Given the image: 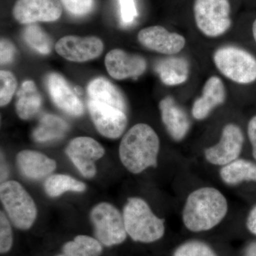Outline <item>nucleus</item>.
Returning <instances> with one entry per match:
<instances>
[{
  "label": "nucleus",
  "mask_w": 256,
  "mask_h": 256,
  "mask_svg": "<svg viewBox=\"0 0 256 256\" xmlns=\"http://www.w3.org/2000/svg\"><path fill=\"white\" fill-rule=\"evenodd\" d=\"M25 42L38 53L48 54L52 50V43L50 36L36 24L28 25L23 32Z\"/></svg>",
  "instance_id": "a878e982"
},
{
  "label": "nucleus",
  "mask_w": 256,
  "mask_h": 256,
  "mask_svg": "<svg viewBox=\"0 0 256 256\" xmlns=\"http://www.w3.org/2000/svg\"><path fill=\"white\" fill-rule=\"evenodd\" d=\"M62 250L65 256H100L102 247L98 239L79 235L72 242H66Z\"/></svg>",
  "instance_id": "393cba45"
},
{
  "label": "nucleus",
  "mask_w": 256,
  "mask_h": 256,
  "mask_svg": "<svg viewBox=\"0 0 256 256\" xmlns=\"http://www.w3.org/2000/svg\"><path fill=\"white\" fill-rule=\"evenodd\" d=\"M66 153L80 174L90 178L96 176V162L104 156L105 149L94 138L78 137L69 142Z\"/></svg>",
  "instance_id": "6e6552de"
},
{
  "label": "nucleus",
  "mask_w": 256,
  "mask_h": 256,
  "mask_svg": "<svg viewBox=\"0 0 256 256\" xmlns=\"http://www.w3.org/2000/svg\"><path fill=\"white\" fill-rule=\"evenodd\" d=\"M70 14L82 16L89 14L94 6V0H60Z\"/></svg>",
  "instance_id": "c756f323"
},
{
  "label": "nucleus",
  "mask_w": 256,
  "mask_h": 256,
  "mask_svg": "<svg viewBox=\"0 0 256 256\" xmlns=\"http://www.w3.org/2000/svg\"><path fill=\"white\" fill-rule=\"evenodd\" d=\"M86 185L69 176L63 174L50 175L44 183V190L48 196L57 197L66 192H82Z\"/></svg>",
  "instance_id": "b1692460"
},
{
  "label": "nucleus",
  "mask_w": 256,
  "mask_h": 256,
  "mask_svg": "<svg viewBox=\"0 0 256 256\" xmlns=\"http://www.w3.org/2000/svg\"><path fill=\"white\" fill-rule=\"evenodd\" d=\"M217 69L229 80L248 84L256 80V58L250 52L235 46H222L213 56Z\"/></svg>",
  "instance_id": "39448f33"
},
{
  "label": "nucleus",
  "mask_w": 256,
  "mask_h": 256,
  "mask_svg": "<svg viewBox=\"0 0 256 256\" xmlns=\"http://www.w3.org/2000/svg\"><path fill=\"white\" fill-rule=\"evenodd\" d=\"M16 48L11 42L2 38L0 43V62L1 65L12 63L14 60Z\"/></svg>",
  "instance_id": "2f4dec72"
},
{
  "label": "nucleus",
  "mask_w": 256,
  "mask_h": 256,
  "mask_svg": "<svg viewBox=\"0 0 256 256\" xmlns=\"http://www.w3.org/2000/svg\"><path fill=\"white\" fill-rule=\"evenodd\" d=\"M228 212V202L223 194L213 188L192 192L184 207L185 227L192 232L210 230L220 224Z\"/></svg>",
  "instance_id": "f257e3e1"
},
{
  "label": "nucleus",
  "mask_w": 256,
  "mask_h": 256,
  "mask_svg": "<svg viewBox=\"0 0 256 256\" xmlns=\"http://www.w3.org/2000/svg\"><path fill=\"white\" fill-rule=\"evenodd\" d=\"M245 256H256V242L250 244L246 250Z\"/></svg>",
  "instance_id": "c9c22d12"
},
{
  "label": "nucleus",
  "mask_w": 256,
  "mask_h": 256,
  "mask_svg": "<svg viewBox=\"0 0 256 256\" xmlns=\"http://www.w3.org/2000/svg\"><path fill=\"white\" fill-rule=\"evenodd\" d=\"M173 256H218L206 242L201 240H188L176 248Z\"/></svg>",
  "instance_id": "bb28decb"
},
{
  "label": "nucleus",
  "mask_w": 256,
  "mask_h": 256,
  "mask_svg": "<svg viewBox=\"0 0 256 256\" xmlns=\"http://www.w3.org/2000/svg\"><path fill=\"white\" fill-rule=\"evenodd\" d=\"M156 70L164 85L172 86L186 82L190 74V66L184 58L172 56L158 62Z\"/></svg>",
  "instance_id": "412c9836"
},
{
  "label": "nucleus",
  "mask_w": 256,
  "mask_h": 256,
  "mask_svg": "<svg viewBox=\"0 0 256 256\" xmlns=\"http://www.w3.org/2000/svg\"><path fill=\"white\" fill-rule=\"evenodd\" d=\"M252 35H254V40H255V42L256 43V20L254 21V24H252Z\"/></svg>",
  "instance_id": "e433bc0d"
},
{
  "label": "nucleus",
  "mask_w": 256,
  "mask_h": 256,
  "mask_svg": "<svg viewBox=\"0 0 256 256\" xmlns=\"http://www.w3.org/2000/svg\"><path fill=\"white\" fill-rule=\"evenodd\" d=\"M68 129V124L63 118L46 114L42 116L38 126L32 132V138L37 142H50L64 138Z\"/></svg>",
  "instance_id": "4be33fe9"
},
{
  "label": "nucleus",
  "mask_w": 256,
  "mask_h": 256,
  "mask_svg": "<svg viewBox=\"0 0 256 256\" xmlns=\"http://www.w3.org/2000/svg\"><path fill=\"white\" fill-rule=\"evenodd\" d=\"M138 38L143 46L165 55L176 54L186 44L184 37L162 26L143 28L138 33Z\"/></svg>",
  "instance_id": "ddd939ff"
},
{
  "label": "nucleus",
  "mask_w": 256,
  "mask_h": 256,
  "mask_svg": "<svg viewBox=\"0 0 256 256\" xmlns=\"http://www.w3.org/2000/svg\"><path fill=\"white\" fill-rule=\"evenodd\" d=\"M46 82L50 98L58 108L74 117L84 114V104L62 75L48 74Z\"/></svg>",
  "instance_id": "2eb2a0df"
},
{
  "label": "nucleus",
  "mask_w": 256,
  "mask_h": 256,
  "mask_svg": "<svg viewBox=\"0 0 256 256\" xmlns=\"http://www.w3.org/2000/svg\"><path fill=\"white\" fill-rule=\"evenodd\" d=\"M8 169L4 159H2V156L1 160V182L2 183L4 182L5 180L8 178Z\"/></svg>",
  "instance_id": "f704fd0d"
},
{
  "label": "nucleus",
  "mask_w": 256,
  "mask_h": 256,
  "mask_svg": "<svg viewBox=\"0 0 256 256\" xmlns=\"http://www.w3.org/2000/svg\"><path fill=\"white\" fill-rule=\"evenodd\" d=\"M56 52L65 60L85 62L95 60L102 54L104 42L96 36H66L55 45Z\"/></svg>",
  "instance_id": "9b49d317"
},
{
  "label": "nucleus",
  "mask_w": 256,
  "mask_h": 256,
  "mask_svg": "<svg viewBox=\"0 0 256 256\" xmlns=\"http://www.w3.org/2000/svg\"><path fill=\"white\" fill-rule=\"evenodd\" d=\"M224 183L235 186L244 182H256V164L244 159H237L224 165L220 170Z\"/></svg>",
  "instance_id": "5701e85b"
},
{
  "label": "nucleus",
  "mask_w": 256,
  "mask_h": 256,
  "mask_svg": "<svg viewBox=\"0 0 256 256\" xmlns=\"http://www.w3.org/2000/svg\"><path fill=\"white\" fill-rule=\"evenodd\" d=\"M0 105L2 107L8 105L14 96L18 87V80L12 73L8 70L0 72Z\"/></svg>",
  "instance_id": "cd10ccee"
},
{
  "label": "nucleus",
  "mask_w": 256,
  "mask_h": 256,
  "mask_svg": "<svg viewBox=\"0 0 256 256\" xmlns=\"http://www.w3.org/2000/svg\"><path fill=\"white\" fill-rule=\"evenodd\" d=\"M88 95L92 100L104 102L126 112L127 106L118 88L102 77L94 78L87 87Z\"/></svg>",
  "instance_id": "6ab92c4d"
},
{
  "label": "nucleus",
  "mask_w": 256,
  "mask_h": 256,
  "mask_svg": "<svg viewBox=\"0 0 256 256\" xmlns=\"http://www.w3.org/2000/svg\"><path fill=\"white\" fill-rule=\"evenodd\" d=\"M244 144V133L240 127L227 124L222 130L220 142L205 150V158L210 164L224 166L238 159Z\"/></svg>",
  "instance_id": "9d476101"
},
{
  "label": "nucleus",
  "mask_w": 256,
  "mask_h": 256,
  "mask_svg": "<svg viewBox=\"0 0 256 256\" xmlns=\"http://www.w3.org/2000/svg\"><path fill=\"white\" fill-rule=\"evenodd\" d=\"M13 244L12 230L8 218L2 212H0V252H9Z\"/></svg>",
  "instance_id": "c85d7f7f"
},
{
  "label": "nucleus",
  "mask_w": 256,
  "mask_h": 256,
  "mask_svg": "<svg viewBox=\"0 0 256 256\" xmlns=\"http://www.w3.org/2000/svg\"><path fill=\"white\" fill-rule=\"evenodd\" d=\"M42 105V97L35 82H24L16 94L15 108L18 117L24 120L32 118L38 114Z\"/></svg>",
  "instance_id": "aec40b11"
},
{
  "label": "nucleus",
  "mask_w": 256,
  "mask_h": 256,
  "mask_svg": "<svg viewBox=\"0 0 256 256\" xmlns=\"http://www.w3.org/2000/svg\"><path fill=\"white\" fill-rule=\"evenodd\" d=\"M88 108L94 126L102 136L117 139L124 134L128 126L126 112L92 99L88 102Z\"/></svg>",
  "instance_id": "1a4fd4ad"
},
{
  "label": "nucleus",
  "mask_w": 256,
  "mask_h": 256,
  "mask_svg": "<svg viewBox=\"0 0 256 256\" xmlns=\"http://www.w3.org/2000/svg\"><path fill=\"white\" fill-rule=\"evenodd\" d=\"M246 227L250 233L256 236V204L252 207L248 215Z\"/></svg>",
  "instance_id": "72a5a7b5"
},
{
  "label": "nucleus",
  "mask_w": 256,
  "mask_h": 256,
  "mask_svg": "<svg viewBox=\"0 0 256 256\" xmlns=\"http://www.w3.org/2000/svg\"><path fill=\"white\" fill-rule=\"evenodd\" d=\"M121 20L124 25L131 24L138 16L134 0H119Z\"/></svg>",
  "instance_id": "7c9ffc66"
},
{
  "label": "nucleus",
  "mask_w": 256,
  "mask_h": 256,
  "mask_svg": "<svg viewBox=\"0 0 256 256\" xmlns=\"http://www.w3.org/2000/svg\"><path fill=\"white\" fill-rule=\"evenodd\" d=\"M160 142L156 131L148 124L132 126L122 138L119 148L121 162L133 174L158 166Z\"/></svg>",
  "instance_id": "f03ea898"
},
{
  "label": "nucleus",
  "mask_w": 256,
  "mask_h": 256,
  "mask_svg": "<svg viewBox=\"0 0 256 256\" xmlns=\"http://www.w3.org/2000/svg\"><path fill=\"white\" fill-rule=\"evenodd\" d=\"M62 14V6L58 0H18L13 8L15 20L24 24L56 21Z\"/></svg>",
  "instance_id": "f8f14e48"
},
{
  "label": "nucleus",
  "mask_w": 256,
  "mask_h": 256,
  "mask_svg": "<svg viewBox=\"0 0 256 256\" xmlns=\"http://www.w3.org/2000/svg\"><path fill=\"white\" fill-rule=\"evenodd\" d=\"M16 164L23 176L33 180H40L46 178L56 168L55 160L40 152L28 150L18 153Z\"/></svg>",
  "instance_id": "a211bd4d"
},
{
  "label": "nucleus",
  "mask_w": 256,
  "mask_h": 256,
  "mask_svg": "<svg viewBox=\"0 0 256 256\" xmlns=\"http://www.w3.org/2000/svg\"><path fill=\"white\" fill-rule=\"evenodd\" d=\"M248 136L252 146V153L256 160V116L252 117L248 124Z\"/></svg>",
  "instance_id": "473e14b6"
},
{
  "label": "nucleus",
  "mask_w": 256,
  "mask_h": 256,
  "mask_svg": "<svg viewBox=\"0 0 256 256\" xmlns=\"http://www.w3.org/2000/svg\"><path fill=\"white\" fill-rule=\"evenodd\" d=\"M105 65L109 75L117 80L137 78L146 69V62L142 56L127 53L119 48L111 50L107 54Z\"/></svg>",
  "instance_id": "4468645a"
},
{
  "label": "nucleus",
  "mask_w": 256,
  "mask_h": 256,
  "mask_svg": "<svg viewBox=\"0 0 256 256\" xmlns=\"http://www.w3.org/2000/svg\"><path fill=\"white\" fill-rule=\"evenodd\" d=\"M96 238L106 246L122 244L127 238L124 216L112 204H98L90 212Z\"/></svg>",
  "instance_id": "0eeeda50"
},
{
  "label": "nucleus",
  "mask_w": 256,
  "mask_h": 256,
  "mask_svg": "<svg viewBox=\"0 0 256 256\" xmlns=\"http://www.w3.org/2000/svg\"><path fill=\"white\" fill-rule=\"evenodd\" d=\"M122 216L128 235L134 242L149 244L164 236V220L156 216L142 198H128Z\"/></svg>",
  "instance_id": "7ed1b4c3"
},
{
  "label": "nucleus",
  "mask_w": 256,
  "mask_h": 256,
  "mask_svg": "<svg viewBox=\"0 0 256 256\" xmlns=\"http://www.w3.org/2000/svg\"><path fill=\"white\" fill-rule=\"evenodd\" d=\"M226 98V92L222 79L216 76L210 77L204 86L201 97L194 102L192 116L198 120L206 119L215 108L225 102Z\"/></svg>",
  "instance_id": "f3484780"
},
{
  "label": "nucleus",
  "mask_w": 256,
  "mask_h": 256,
  "mask_svg": "<svg viewBox=\"0 0 256 256\" xmlns=\"http://www.w3.org/2000/svg\"><path fill=\"white\" fill-rule=\"evenodd\" d=\"M0 198L10 220L21 230L31 228L36 218L35 202L18 182L11 180L1 184Z\"/></svg>",
  "instance_id": "20e7f679"
},
{
  "label": "nucleus",
  "mask_w": 256,
  "mask_h": 256,
  "mask_svg": "<svg viewBox=\"0 0 256 256\" xmlns=\"http://www.w3.org/2000/svg\"><path fill=\"white\" fill-rule=\"evenodd\" d=\"M65 256L64 255H58V256Z\"/></svg>",
  "instance_id": "4c0bfd02"
},
{
  "label": "nucleus",
  "mask_w": 256,
  "mask_h": 256,
  "mask_svg": "<svg viewBox=\"0 0 256 256\" xmlns=\"http://www.w3.org/2000/svg\"><path fill=\"white\" fill-rule=\"evenodd\" d=\"M229 0H195L194 15L197 28L205 36L224 34L232 24Z\"/></svg>",
  "instance_id": "423d86ee"
},
{
  "label": "nucleus",
  "mask_w": 256,
  "mask_h": 256,
  "mask_svg": "<svg viewBox=\"0 0 256 256\" xmlns=\"http://www.w3.org/2000/svg\"><path fill=\"white\" fill-rule=\"evenodd\" d=\"M162 120L166 131L175 141L182 140L191 128L188 114L171 96L160 101Z\"/></svg>",
  "instance_id": "dca6fc26"
}]
</instances>
